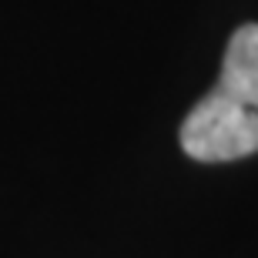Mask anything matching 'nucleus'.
I'll list each match as a JSON object with an SVG mask.
<instances>
[{"instance_id": "obj_1", "label": "nucleus", "mask_w": 258, "mask_h": 258, "mask_svg": "<svg viewBox=\"0 0 258 258\" xmlns=\"http://www.w3.org/2000/svg\"><path fill=\"white\" fill-rule=\"evenodd\" d=\"M178 138L195 161H235L258 151V24L231 34L218 84L191 107Z\"/></svg>"}]
</instances>
